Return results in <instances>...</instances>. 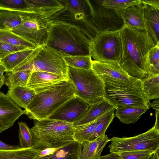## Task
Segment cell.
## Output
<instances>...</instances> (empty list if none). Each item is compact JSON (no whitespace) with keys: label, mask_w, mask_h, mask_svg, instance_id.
<instances>
[{"label":"cell","mask_w":159,"mask_h":159,"mask_svg":"<svg viewBox=\"0 0 159 159\" xmlns=\"http://www.w3.org/2000/svg\"><path fill=\"white\" fill-rule=\"evenodd\" d=\"M0 41L11 45L31 49L38 47L11 31L0 30Z\"/></svg>","instance_id":"obj_33"},{"label":"cell","mask_w":159,"mask_h":159,"mask_svg":"<svg viewBox=\"0 0 159 159\" xmlns=\"http://www.w3.org/2000/svg\"><path fill=\"white\" fill-rule=\"evenodd\" d=\"M148 106L149 108L152 107L155 111H159V98L154 99L152 102H150L148 103Z\"/></svg>","instance_id":"obj_44"},{"label":"cell","mask_w":159,"mask_h":159,"mask_svg":"<svg viewBox=\"0 0 159 159\" xmlns=\"http://www.w3.org/2000/svg\"><path fill=\"white\" fill-rule=\"evenodd\" d=\"M105 97L117 107H133L149 109L150 102L144 93L141 80L132 77L129 82H117L103 80Z\"/></svg>","instance_id":"obj_6"},{"label":"cell","mask_w":159,"mask_h":159,"mask_svg":"<svg viewBox=\"0 0 159 159\" xmlns=\"http://www.w3.org/2000/svg\"><path fill=\"white\" fill-rule=\"evenodd\" d=\"M21 148L19 146L11 145L7 144L0 140V150H12Z\"/></svg>","instance_id":"obj_40"},{"label":"cell","mask_w":159,"mask_h":159,"mask_svg":"<svg viewBox=\"0 0 159 159\" xmlns=\"http://www.w3.org/2000/svg\"><path fill=\"white\" fill-rule=\"evenodd\" d=\"M89 5L92 20L95 27L100 31L120 30L124 23L115 11L106 8L101 0H86Z\"/></svg>","instance_id":"obj_12"},{"label":"cell","mask_w":159,"mask_h":159,"mask_svg":"<svg viewBox=\"0 0 159 159\" xmlns=\"http://www.w3.org/2000/svg\"><path fill=\"white\" fill-rule=\"evenodd\" d=\"M154 152L150 150L130 151L117 154L120 159H148Z\"/></svg>","instance_id":"obj_38"},{"label":"cell","mask_w":159,"mask_h":159,"mask_svg":"<svg viewBox=\"0 0 159 159\" xmlns=\"http://www.w3.org/2000/svg\"><path fill=\"white\" fill-rule=\"evenodd\" d=\"M32 71L29 70L6 72L4 75V84L9 89L16 86H27Z\"/></svg>","instance_id":"obj_29"},{"label":"cell","mask_w":159,"mask_h":159,"mask_svg":"<svg viewBox=\"0 0 159 159\" xmlns=\"http://www.w3.org/2000/svg\"><path fill=\"white\" fill-rule=\"evenodd\" d=\"M115 111L106 113L97 119L95 130L87 141L94 140L105 135L106 130L114 118Z\"/></svg>","instance_id":"obj_32"},{"label":"cell","mask_w":159,"mask_h":159,"mask_svg":"<svg viewBox=\"0 0 159 159\" xmlns=\"http://www.w3.org/2000/svg\"><path fill=\"white\" fill-rule=\"evenodd\" d=\"M67 78L73 86L75 95L90 105L105 96L104 82L92 69L83 70L68 66Z\"/></svg>","instance_id":"obj_7"},{"label":"cell","mask_w":159,"mask_h":159,"mask_svg":"<svg viewBox=\"0 0 159 159\" xmlns=\"http://www.w3.org/2000/svg\"><path fill=\"white\" fill-rule=\"evenodd\" d=\"M19 138L20 147L22 148H32L33 141L30 129L26 123L19 122Z\"/></svg>","instance_id":"obj_36"},{"label":"cell","mask_w":159,"mask_h":159,"mask_svg":"<svg viewBox=\"0 0 159 159\" xmlns=\"http://www.w3.org/2000/svg\"><path fill=\"white\" fill-rule=\"evenodd\" d=\"M148 159H159V152H154Z\"/></svg>","instance_id":"obj_47"},{"label":"cell","mask_w":159,"mask_h":159,"mask_svg":"<svg viewBox=\"0 0 159 159\" xmlns=\"http://www.w3.org/2000/svg\"><path fill=\"white\" fill-rule=\"evenodd\" d=\"M63 59L67 66L70 67L80 69H92L91 56L71 55L61 52Z\"/></svg>","instance_id":"obj_28"},{"label":"cell","mask_w":159,"mask_h":159,"mask_svg":"<svg viewBox=\"0 0 159 159\" xmlns=\"http://www.w3.org/2000/svg\"><path fill=\"white\" fill-rule=\"evenodd\" d=\"M159 74H150L141 80L143 91L148 99L159 98Z\"/></svg>","instance_id":"obj_27"},{"label":"cell","mask_w":159,"mask_h":159,"mask_svg":"<svg viewBox=\"0 0 159 159\" xmlns=\"http://www.w3.org/2000/svg\"><path fill=\"white\" fill-rule=\"evenodd\" d=\"M64 6L49 19L51 23L63 24L79 30L92 41L100 32L94 25L86 0H59Z\"/></svg>","instance_id":"obj_5"},{"label":"cell","mask_w":159,"mask_h":159,"mask_svg":"<svg viewBox=\"0 0 159 159\" xmlns=\"http://www.w3.org/2000/svg\"><path fill=\"white\" fill-rule=\"evenodd\" d=\"M98 159H120V158L117 154L111 153L105 156H101Z\"/></svg>","instance_id":"obj_43"},{"label":"cell","mask_w":159,"mask_h":159,"mask_svg":"<svg viewBox=\"0 0 159 159\" xmlns=\"http://www.w3.org/2000/svg\"><path fill=\"white\" fill-rule=\"evenodd\" d=\"M6 71L5 67L0 63V82L3 85L4 84V73Z\"/></svg>","instance_id":"obj_45"},{"label":"cell","mask_w":159,"mask_h":159,"mask_svg":"<svg viewBox=\"0 0 159 159\" xmlns=\"http://www.w3.org/2000/svg\"><path fill=\"white\" fill-rule=\"evenodd\" d=\"M59 148H48L44 149L39 152L36 156L38 157H40L51 155Z\"/></svg>","instance_id":"obj_41"},{"label":"cell","mask_w":159,"mask_h":159,"mask_svg":"<svg viewBox=\"0 0 159 159\" xmlns=\"http://www.w3.org/2000/svg\"><path fill=\"white\" fill-rule=\"evenodd\" d=\"M117 108V106L109 99L103 97L90 105L82 117L73 123V125L75 127L92 122L106 113L115 110Z\"/></svg>","instance_id":"obj_16"},{"label":"cell","mask_w":159,"mask_h":159,"mask_svg":"<svg viewBox=\"0 0 159 159\" xmlns=\"http://www.w3.org/2000/svg\"><path fill=\"white\" fill-rule=\"evenodd\" d=\"M92 69L102 80L108 79L128 83L130 82L132 78L117 61L105 62L92 60Z\"/></svg>","instance_id":"obj_15"},{"label":"cell","mask_w":159,"mask_h":159,"mask_svg":"<svg viewBox=\"0 0 159 159\" xmlns=\"http://www.w3.org/2000/svg\"><path fill=\"white\" fill-rule=\"evenodd\" d=\"M7 94L19 106L25 109L36 93L33 89L25 86L9 88Z\"/></svg>","instance_id":"obj_22"},{"label":"cell","mask_w":159,"mask_h":159,"mask_svg":"<svg viewBox=\"0 0 159 159\" xmlns=\"http://www.w3.org/2000/svg\"><path fill=\"white\" fill-rule=\"evenodd\" d=\"M114 116L117 117L122 123L126 124L134 123L147 109L133 107H117Z\"/></svg>","instance_id":"obj_24"},{"label":"cell","mask_w":159,"mask_h":159,"mask_svg":"<svg viewBox=\"0 0 159 159\" xmlns=\"http://www.w3.org/2000/svg\"><path fill=\"white\" fill-rule=\"evenodd\" d=\"M115 11L122 19L124 24L136 29L145 30L143 4Z\"/></svg>","instance_id":"obj_18"},{"label":"cell","mask_w":159,"mask_h":159,"mask_svg":"<svg viewBox=\"0 0 159 159\" xmlns=\"http://www.w3.org/2000/svg\"><path fill=\"white\" fill-rule=\"evenodd\" d=\"M64 76L41 71H32L27 86L34 90L50 86L67 79Z\"/></svg>","instance_id":"obj_19"},{"label":"cell","mask_w":159,"mask_h":159,"mask_svg":"<svg viewBox=\"0 0 159 159\" xmlns=\"http://www.w3.org/2000/svg\"><path fill=\"white\" fill-rule=\"evenodd\" d=\"M120 34L122 49L120 65L129 76L141 80L149 74V53L156 45L145 30L124 24Z\"/></svg>","instance_id":"obj_1"},{"label":"cell","mask_w":159,"mask_h":159,"mask_svg":"<svg viewBox=\"0 0 159 159\" xmlns=\"http://www.w3.org/2000/svg\"><path fill=\"white\" fill-rule=\"evenodd\" d=\"M28 49L31 48L13 45L0 41V61L1 59L10 54Z\"/></svg>","instance_id":"obj_39"},{"label":"cell","mask_w":159,"mask_h":159,"mask_svg":"<svg viewBox=\"0 0 159 159\" xmlns=\"http://www.w3.org/2000/svg\"><path fill=\"white\" fill-rule=\"evenodd\" d=\"M36 95L24 110L30 119L39 120L47 119L61 106L75 95L68 79L48 87L34 90Z\"/></svg>","instance_id":"obj_2"},{"label":"cell","mask_w":159,"mask_h":159,"mask_svg":"<svg viewBox=\"0 0 159 159\" xmlns=\"http://www.w3.org/2000/svg\"><path fill=\"white\" fill-rule=\"evenodd\" d=\"M27 0L39 7L49 19L64 7L59 0Z\"/></svg>","instance_id":"obj_30"},{"label":"cell","mask_w":159,"mask_h":159,"mask_svg":"<svg viewBox=\"0 0 159 159\" xmlns=\"http://www.w3.org/2000/svg\"><path fill=\"white\" fill-rule=\"evenodd\" d=\"M108 146L110 153L150 150L159 152V131L153 127L144 133L129 137H114Z\"/></svg>","instance_id":"obj_11"},{"label":"cell","mask_w":159,"mask_h":159,"mask_svg":"<svg viewBox=\"0 0 159 159\" xmlns=\"http://www.w3.org/2000/svg\"><path fill=\"white\" fill-rule=\"evenodd\" d=\"M68 69L61 52L44 45L30 61L12 72L25 70L44 71L62 75L68 79Z\"/></svg>","instance_id":"obj_10"},{"label":"cell","mask_w":159,"mask_h":159,"mask_svg":"<svg viewBox=\"0 0 159 159\" xmlns=\"http://www.w3.org/2000/svg\"><path fill=\"white\" fill-rule=\"evenodd\" d=\"M41 150L33 148L12 150H0V159H34Z\"/></svg>","instance_id":"obj_31"},{"label":"cell","mask_w":159,"mask_h":159,"mask_svg":"<svg viewBox=\"0 0 159 159\" xmlns=\"http://www.w3.org/2000/svg\"><path fill=\"white\" fill-rule=\"evenodd\" d=\"M122 52L120 30L100 31L91 41L90 55L94 60L120 63Z\"/></svg>","instance_id":"obj_9"},{"label":"cell","mask_w":159,"mask_h":159,"mask_svg":"<svg viewBox=\"0 0 159 159\" xmlns=\"http://www.w3.org/2000/svg\"><path fill=\"white\" fill-rule=\"evenodd\" d=\"M91 41L79 30L69 25L51 23L45 45L71 55H91Z\"/></svg>","instance_id":"obj_4"},{"label":"cell","mask_w":159,"mask_h":159,"mask_svg":"<svg viewBox=\"0 0 159 159\" xmlns=\"http://www.w3.org/2000/svg\"><path fill=\"white\" fill-rule=\"evenodd\" d=\"M51 155L40 157H36V155L34 159H48Z\"/></svg>","instance_id":"obj_48"},{"label":"cell","mask_w":159,"mask_h":159,"mask_svg":"<svg viewBox=\"0 0 159 159\" xmlns=\"http://www.w3.org/2000/svg\"><path fill=\"white\" fill-rule=\"evenodd\" d=\"M0 10L24 12H33L41 14L40 10L27 0H0Z\"/></svg>","instance_id":"obj_23"},{"label":"cell","mask_w":159,"mask_h":159,"mask_svg":"<svg viewBox=\"0 0 159 159\" xmlns=\"http://www.w3.org/2000/svg\"><path fill=\"white\" fill-rule=\"evenodd\" d=\"M90 106L75 95L61 106L48 118L73 124L82 117Z\"/></svg>","instance_id":"obj_13"},{"label":"cell","mask_w":159,"mask_h":159,"mask_svg":"<svg viewBox=\"0 0 159 159\" xmlns=\"http://www.w3.org/2000/svg\"><path fill=\"white\" fill-rule=\"evenodd\" d=\"M97 123V120L92 122L74 127V141L82 144L87 141L94 132Z\"/></svg>","instance_id":"obj_34"},{"label":"cell","mask_w":159,"mask_h":159,"mask_svg":"<svg viewBox=\"0 0 159 159\" xmlns=\"http://www.w3.org/2000/svg\"><path fill=\"white\" fill-rule=\"evenodd\" d=\"M22 12L0 10V30L11 31L22 22Z\"/></svg>","instance_id":"obj_26"},{"label":"cell","mask_w":159,"mask_h":159,"mask_svg":"<svg viewBox=\"0 0 159 159\" xmlns=\"http://www.w3.org/2000/svg\"><path fill=\"white\" fill-rule=\"evenodd\" d=\"M2 85H3L0 82V89Z\"/></svg>","instance_id":"obj_49"},{"label":"cell","mask_w":159,"mask_h":159,"mask_svg":"<svg viewBox=\"0 0 159 159\" xmlns=\"http://www.w3.org/2000/svg\"><path fill=\"white\" fill-rule=\"evenodd\" d=\"M82 144L75 141L58 148L48 159H80Z\"/></svg>","instance_id":"obj_25"},{"label":"cell","mask_w":159,"mask_h":159,"mask_svg":"<svg viewBox=\"0 0 159 159\" xmlns=\"http://www.w3.org/2000/svg\"><path fill=\"white\" fill-rule=\"evenodd\" d=\"M149 74H159V43L151 48L149 53Z\"/></svg>","instance_id":"obj_37"},{"label":"cell","mask_w":159,"mask_h":159,"mask_svg":"<svg viewBox=\"0 0 159 159\" xmlns=\"http://www.w3.org/2000/svg\"><path fill=\"white\" fill-rule=\"evenodd\" d=\"M33 148H59L74 141L72 124L48 118L36 120L30 129Z\"/></svg>","instance_id":"obj_3"},{"label":"cell","mask_w":159,"mask_h":159,"mask_svg":"<svg viewBox=\"0 0 159 159\" xmlns=\"http://www.w3.org/2000/svg\"><path fill=\"white\" fill-rule=\"evenodd\" d=\"M25 111L0 91V133L13 125Z\"/></svg>","instance_id":"obj_14"},{"label":"cell","mask_w":159,"mask_h":159,"mask_svg":"<svg viewBox=\"0 0 159 159\" xmlns=\"http://www.w3.org/2000/svg\"><path fill=\"white\" fill-rule=\"evenodd\" d=\"M101 3L104 7L114 11L142 4L140 0H101Z\"/></svg>","instance_id":"obj_35"},{"label":"cell","mask_w":159,"mask_h":159,"mask_svg":"<svg viewBox=\"0 0 159 159\" xmlns=\"http://www.w3.org/2000/svg\"><path fill=\"white\" fill-rule=\"evenodd\" d=\"M145 30L155 45L159 43V10L143 4Z\"/></svg>","instance_id":"obj_20"},{"label":"cell","mask_w":159,"mask_h":159,"mask_svg":"<svg viewBox=\"0 0 159 159\" xmlns=\"http://www.w3.org/2000/svg\"><path fill=\"white\" fill-rule=\"evenodd\" d=\"M21 24L11 31L37 47L45 45L51 25L49 19L36 13L22 12Z\"/></svg>","instance_id":"obj_8"},{"label":"cell","mask_w":159,"mask_h":159,"mask_svg":"<svg viewBox=\"0 0 159 159\" xmlns=\"http://www.w3.org/2000/svg\"><path fill=\"white\" fill-rule=\"evenodd\" d=\"M142 4H145L159 10V0H140Z\"/></svg>","instance_id":"obj_42"},{"label":"cell","mask_w":159,"mask_h":159,"mask_svg":"<svg viewBox=\"0 0 159 159\" xmlns=\"http://www.w3.org/2000/svg\"><path fill=\"white\" fill-rule=\"evenodd\" d=\"M156 121L154 126L155 129L159 131V111H155Z\"/></svg>","instance_id":"obj_46"},{"label":"cell","mask_w":159,"mask_h":159,"mask_svg":"<svg viewBox=\"0 0 159 159\" xmlns=\"http://www.w3.org/2000/svg\"><path fill=\"white\" fill-rule=\"evenodd\" d=\"M42 46L28 49L10 54L1 59L0 63L6 68V72H12L30 61L38 53Z\"/></svg>","instance_id":"obj_17"},{"label":"cell","mask_w":159,"mask_h":159,"mask_svg":"<svg viewBox=\"0 0 159 159\" xmlns=\"http://www.w3.org/2000/svg\"><path fill=\"white\" fill-rule=\"evenodd\" d=\"M110 141L107 135L101 136L92 141H86L82 144L80 159H98L106 145Z\"/></svg>","instance_id":"obj_21"}]
</instances>
